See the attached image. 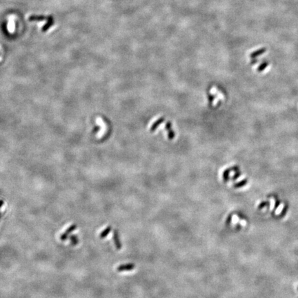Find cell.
Masks as SVG:
<instances>
[{
    "label": "cell",
    "mask_w": 298,
    "mask_h": 298,
    "mask_svg": "<svg viewBox=\"0 0 298 298\" xmlns=\"http://www.w3.org/2000/svg\"><path fill=\"white\" fill-rule=\"evenodd\" d=\"M268 61H264V62H262L261 63L260 65H259V66L257 68V70L259 72H261L263 71V70H264L265 68H266V67L268 66Z\"/></svg>",
    "instance_id": "cell-5"
},
{
    "label": "cell",
    "mask_w": 298,
    "mask_h": 298,
    "mask_svg": "<svg viewBox=\"0 0 298 298\" xmlns=\"http://www.w3.org/2000/svg\"><path fill=\"white\" fill-rule=\"evenodd\" d=\"M54 24V19L52 16H48V19H47V22L46 24H44V26H43L42 28H41V30L43 32H46L48 30L49 28L51 27L52 25Z\"/></svg>",
    "instance_id": "cell-1"
},
{
    "label": "cell",
    "mask_w": 298,
    "mask_h": 298,
    "mask_svg": "<svg viewBox=\"0 0 298 298\" xmlns=\"http://www.w3.org/2000/svg\"><path fill=\"white\" fill-rule=\"evenodd\" d=\"M266 51V48H261L259 49V50H257V51L252 52V53L251 54V57H257V56L259 55H261V54H263L264 52H265Z\"/></svg>",
    "instance_id": "cell-4"
},
{
    "label": "cell",
    "mask_w": 298,
    "mask_h": 298,
    "mask_svg": "<svg viewBox=\"0 0 298 298\" xmlns=\"http://www.w3.org/2000/svg\"><path fill=\"white\" fill-rule=\"evenodd\" d=\"M45 19H48V17L44 15H35V14H33V15H30L28 17V20L30 21H43L45 20Z\"/></svg>",
    "instance_id": "cell-2"
},
{
    "label": "cell",
    "mask_w": 298,
    "mask_h": 298,
    "mask_svg": "<svg viewBox=\"0 0 298 298\" xmlns=\"http://www.w3.org/2000/svg\"><path fill=\"white\" fill-rule=\"evenodd\" d=\"M70 239H71L72 243H73V244H72V245H76V244H77L78 239H77V237H76L75 235H72V237H71V238H70Z\"/></svg>",
    "instance_id": "cell-6"
},
{
    "label": "cell",
    "mask_w": 298,
    "mask_h": 298,
    "mask_svg": "<svg viewBox=\"0 0 298 298\" xmlns=\"http://www.w3.org/2000/svg\"><path fill=\"white\" fill-rule=\"evenodd\" d=\"M75 228H76V226H75V225H72V226H70V228H68V230H66V232H64V233H63V235L61 236V237H60V238H61V240H64V239H66V237H67V236H68V234H69V233H70V231H72V230H74V229H75Z\"/></svg>",
    "instance_id": "cell-3"
}]
</instances>
